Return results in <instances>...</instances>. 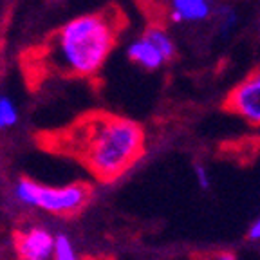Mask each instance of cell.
<instances>
[{"instance_id": "obj_1", "label": "cell", "mask_w": 260, "mask_h": 260, "mask_svg": "<svg viewBox=\"0 0 260 260\" xmlns=\"http://www.w3.org/2000/svg\"><path fill=\"white\" fill-rule=\"evenodd\" d=\"M44 146L76 159L100 183H114L143 157L145 130L118 114L90 112L67 128L45 136Z\"/></svg>"}, {"instance_id": "obj_2", "label": "cell", "mask_w": 260, "mask_h": 260, "mask_svg": "<svg viewBox=\"0 0 260 260\" xmlns=\"http://www.w3.org/2000/svg\"><path fill=\"white\" fill-rule=\"evenodd\" d=\"M125 25L121 11H96L71 18L45 42L40 69L60 76L90 78L107 63Z\"/></svg>"}, {"instance_id": "obj_3", "label": "cell", "mask_w": 260, "mask_h": 260, "mask_svg": "<svg viewBox=\"0 0 260 260\" xmlns=\"http://www.w3.org/2000/svg\"><path fill=\"white\" fill-rule=\"evenodd\" d=\"M16 206L47 215L69 219L80 215L92 201V186L83 181L65 184H45L31 177H18L11 188Z\"/></svg>"}, {"instance_id": "obj_4", "label": "cell", "mask_w": 260, "mask_h": 260, "mask_svg": "<svg viewBox=\"0 0 260 260\" xmlns=\"http://www.w3.org/2000/svg\"><path fill=\"white\" fill-rule=\"evenodd\" d=\"M13 249L22 260H49L53 253L54 233L45 224L32 222L13 233Z\"/></svg>"}, {"instance_id": "obj_5", "label": "cell", "mask_w": 260, "mask_h": 260, "mask_svg": "<svg viewBox=\"0 0 260 260\" xmlns=\"http://www.w3.org/2000/svg\"><path fill=\"white\" fill-rule=\"evenodd\" d=\"M226 109L237 114L244 121L260 125V71L249 74L232 92L228 94Z\"/></svg>"}, {"instance_id": "obj_6", "label": "cell", "mask_w": 260, "mask_h": 260, "mask_svg": "<svg viewBox=\"0 0 260 260\" xmlns=\"http://www.w3.org/2000/svg\"><path fill=\"white\" fill-rule=\"evenodd\" d=\"M126 56H128L130 61H134L136 65H139V67H143L146 71H157L159 67L167 63L161 51L145 35L130 42L128 47H126Z\"/></svg>"}, {"instance_id": "obj_7", "label": "cell", "mask_w": 260, "mask_h": 260, "mask_svg": "<svg viewBox=\"0 0 260 260\" xmlns=\"http://www.w3.org/2000/svg\"><path fill=\"white\" fill-rule=\"evenodd\" d=\"M172 22H203L211 15V0H167Z\"/></svg>"}, {"instance_id": "obj_8", "label": "cell", "mask_w": 260, "mask_h": 260, "mask_svg": "<svg viewBox=\"0 0 260 260\" xmlns=\"http://www.w3.org/2000/svg\"><path fill=\"white\" fill-rule=\"evenodd\" d=\"M143 35L161 51V54L165 56L167 61H170L175 56V42L172 40V37L168 35V31L165 27H161V25H150V27L145 29Z\"/></svg>"}, {"instance_id": "obj_9", "label": "cell", "mask_w": 260, "mask_h": 260, "mask_svg": "<svg viewBox=\"0 0 260 260\" xmlns=\"http://www.w3.org/2000/svg\"><path fill=\"white\" fill-rule=\"evenodd\" d=\"M49 260H81L74 240L67 233H54L53 253Z\"/></svg>"}, {"instance_id": "obj_10", "label": "cell", "mask_w": 260, "mask_h": 260, "mask_svg": "<svg viewBox=\"0 0 260 260\" xmlns=\"http://www.w3.org/2000/svg\"><path fill=\"white\" fill-rule=\"evenodd\" d=\"M20 114L11 98L0 94V130H9L18 123Z\"/></svg>"}, {"instance_id": "obj_11", "label": "cell", "mask_w": 260, "mask_h": 260, "mask_svg": "<svg viewBox=\"0 0 260 260\" xmlns=\"http://www.w3.org/2000/svg\"><path fill=\"white\" fill-rule=\"evenodd\" d=\"M195 181H197V184H199L201 190H210L211 175L204 165H195Z\"/></svg>"}, {"instance_id": "obj_12", "label": "cell", "mask_w": 260, "mask_h": 260, "mask_svg": "<svg viewBox=\"0 0 260 260\" xmlns=\"http://www.w3.org/2000/svg\"><path fill=\"white\" fill-rule=\"evenodd\" d=\"M248 239L251 240V242H260V215L256 217V219L251 222V226H249Z\"/></svg>"}, {"instance_id": "obj_13", "label": "cell", "mask_w": 260, "mask_h": 260, "mask_svg": "<svg viewBox=\"0 0 260 260\" xmlns=\"http://www.w3.org/2000/svg\"><path fill=\"white\" fill-rule=\"evenodd\" d=\"M204 260H239V258H237V255L232 251H215V253H211V255H208Z\"/></svg>"}, {"instance_id": "obj_14", "label": "cell", "mask_w": 260, "mask_h": 260, "mask_svg": "<svg viewBox=\"0 0 260 260\" xmlns=\"http://www.w3.org/2000/svg\"><path fill=\"white\" fill-rule=\"evenodd\" d=\"M16 260H22V258H16Z\"/></svg>"}]
</instances>
